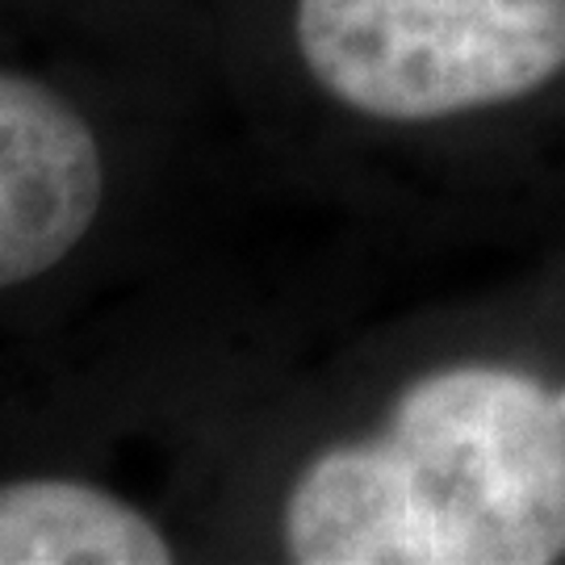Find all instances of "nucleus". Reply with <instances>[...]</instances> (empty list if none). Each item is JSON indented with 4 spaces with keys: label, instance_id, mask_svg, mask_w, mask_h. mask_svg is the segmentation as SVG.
Wrapping results in <instances>:
<instances>
[{
    "label": "nucleus",
    "instance_id": "obj_1",
    "mask_svg": "<svg viewBox=\"0 0 565 565\" xmlns=\"http://www.w3.org/2000/svg\"><path fill=\"white\" fill-rule=\"evenodd\" d=\"M298 565L565 562V377L440 364L385 419L315 452L285 494Z\"/></svg>",
    "mask_w": 565,
    "mask_h": 565
},
{
    "label": "nucleus",
    "instance_id": "obj_2",
    "mask_svg": "<svg viewBox=\"0 0 565 565\" xmlns=\"http://www.w3.org/2000/svg\"><path fill=\"white\" fill-rule=\"evenodd\" d=\"M310 81L361 118L424 126L520 105L565 76V0H298Z\"/></svg>",
    "mask_w": 565,
    "mask_h": 565
},
{
    "label": "nucleus",
    "instance_id": "obj_3",
    "mask_svg": "<svg viewBox=\"0 0 565 565\" xmlns=\"http://www.w3.org/2000/svg\"><path fill=\"white\" fill-rule=\"evenodd\" d=\"M102 202L105 160L88 118L55 88L0 72V289L60 268Z\"/></svg>",
    "mask_w": 565,
    "mask_h": 565
},
{
    "label": "nucleus",
    "instance_id": "obj_4",
    "mask_svg": "<svg viewBox=\"0 0 565 565\" xmlns=\"http://www.w3.org/2000/svg\"><path fill=\"white\" fill-rule=\"evenodd\" d=\"M151 515L81 478L0 482V565H163Z\"/></svg>",
    "mask_w": 565,
    "mask_h": 565
}]
</instances>
